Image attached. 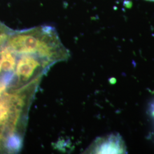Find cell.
I'll return each mask as SVG.
<instances>
[{
  "instance_id": "7a4b0ae2",
  "label": "cell",
  "mask_w": 154,
  "mask_h": 154,
  "mask_svg": "<svg viewBox=\"0 0 154 154\" xmlns=\"http://www.w3.org/2000/svg\"><path fill=\"white\" fill-rule=\"evenodd\" d=\"M6 46L17 53L38 55L54 64L65 61L70 55L55 29L49 26L13 30Z\"/></svg>"
},
{
  "instance_id": "6da1fadb",
  "label": "cell",
  "mask_w": 154,
  "mask_h": 154,
  "mask_svg": "<svg viewBox=\"0 0 154 154\" xmlns=\"http://www.w3.org/2000/svg\"><path fill=\"white\" fill-rule=\"evenodd\" d=\"M39 82L9 90L0 99V152L20 149L28 110Z\"/></svg>"
},
{
  "instance_id": "5b68a950",
  "label": "cell",
  "mask_w": 154,
  "mask_h": 154,
  "mask_svg": "<svg viewBox=\"0 0 154 154\" xmlns=\"http://www.w3.org/2000/svg\"><path fill=\"white\" fill-rule=\"evenodd\" d=\"M151 113H152V115L154 117V103H153V104L151 105Z\"/></svg>"
},
{
  "instance_id": "8992f818",
  "label": "cell",
  "mask_w": 154,
  "mask_h": 154,
  "mask_svg": "<svg viewBox=\"0 0 154 154\" xmlns=\"http://www.w3.org/2000/svg\"><path fill=\"white\" fill-rule=\"evenodd\" d=\"M146 1H153V2H154V0H146Z\"/></svg>"
},
{
  "instance_id": "3957f363",
  "label": "cell",
  "mask_w": 154,
  "mask_h": 154,
  "mask_svg": "<svg viewBox=\"0 0 154 154\" xmlns=\"http://www.w3.org/2000/svg\"><path fill=\"white\" fill-rule=\"evenodd\" d=\"M95 154H126L127 147L119 134H112L97 139L87 150Z\"/></svg>"
},
{
  "instance_id": "277c9868",
  "label": "cell",
  "mask_w": 154,
  "mask_h": 154,
  "mask_svg": "<svg viewBox=\"0 0 154 154\" xmlns=\"http://www.w3.org/2000/svg\"><path fill=\"white\" fill-rule=\"evenodd\" d=\"M13 30L0 22V50L5 45L8 39L13 32Z\"/></svg>"
}]
</instances>
